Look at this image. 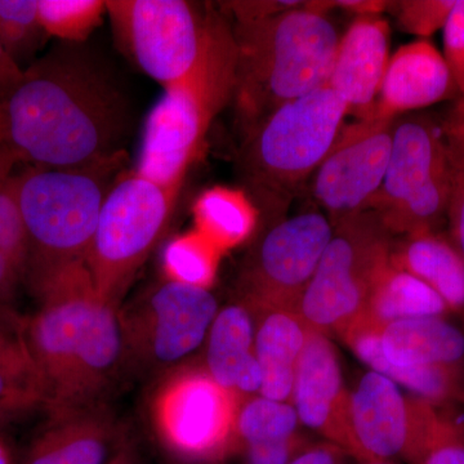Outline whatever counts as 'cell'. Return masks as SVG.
Here are the masks:
<instances>
[{"mask_svg": "<svg viewBox=\"0 0 464 464\" xmlns=\"http://www.w3.org/2000/svg\"><path fill=\"white\" fill-rule=\"evenodd\" d=\"M108 464H148L140 445L130 432Z\"/></svg>", "mask_w": 464, "mask_h": 464, "instance_id": "cell-42", "label": "cell"}, {"mask_svg": "<svg viewBox=\"0 0 464 464\" xmlns=\"http://www.w3.org/2000/svg\"><path fill=\"white\" fill-rule=\"evenodd\" d=\"M390 262L438 293L450 313H464V258L450 237L438 231L405 235L392 241Z\"/></svg>", "mask_w": 464, "mask_h": 464, "instance_id": "cell-24", "label": "cell"}, {"mask_svg": "<svg viewBox=\"0 0 464 464\" xmlns=\"http://www.w3.org/2000/svg\"><path fill=\"white\" fill-rule=\"evenodd\" d=\"M2 102L7 141L20 163L78 168L124 154L130 97L85 43L61 42L33 61Z\"/></svg>", "mask_w": 464, "mask_h": 464, "instance_id": "cell-1", "label": "cell"}, {"mask_svg": "<svg viewBox=\"0 0 464 464\" xmlns=\"http://www.w3.org/2000/svg\"><path fill=\"white\" fill-rule=\"evenodd\" d=\"M395 121L373 116L344 127L317 168L314 195L332 225L373 207L389 167Z\"/></svg>", "mask_w": 464, "mask_h": 464, "instance_id": "cell-14", "label": "cell"}, {"mask_svg": "<svg viewBox=\"0 0 464 464\" xmlns=\"http://www.w3.org/2000/svg\"><path fill=\"white\" fill-rule=\"evenodd\" d=\"M391 2H381V0H338V2H317V5L324 12L328 9L338 7L355 12L357 16L362 14H382L384 9L390 7Z\"/></svg>", "mask_w": 464, "mask_h": 464, "instance_id": "cell-41", "label": "cell"}, {"mask_svg": "<svg viewBox=\"0 0 464 464\" xmlns=\"http://www.w3.org/2000/svg\"><path fill=\"white\" fill-rule=\"evenodd\" d=\"M458 0H402L391 2L400 29L411 35L429 38L447 25Z\"/></svg>", "mask_w": 464, "mask_h": 464, "instance_id": "cell-35", "label": "cell"}, {"mask_svg": "<svg viewBox=\"0 0 464 464\" xmlns=\"http://www.w3.org/2000/svg\"><path fill=\"white\" fill-rule=\"evenodd\" d=\"M23 76L24 69H21L0 45V102L14 92Z\"/></svg>", "mask_w": 464, "mask_h": 464, "instance_id": "cell-40", "label": "cell"}, {"mask_svg": "<svg viewBox=\"0 0 464 464\" xmlns=\"http://www.w3.org/2000/svg\"><path fill=\"white\" fill-rule=\"evenodd\" d=\"M249 308L255 317V350L261 373L259 396L290 402L295 369L310 328L293 310Z\"/></svg>", "mask_w": 464, "mask_h": 464, "instance_id": "cell-21", "label": "cell"}, {"mask_svg": "<svg viewBox=\"0 0 464 464\" xmlns=\"http://www.w3.org/2000/svg\"><path fill=\"white\" fill-rule=\"evenodd\" d=\"M450 314L438 293L390 262L374 284L364 310L353 324L381 331L387 324L400 320L448 317Z\"/></svg>", "mask_w": 464, "mask_h": 464, "instance_id": "cell-25", "label": "cell"}, {"mask_svg": "<svg viewBox=\"0 0 464 464\" xmlns=\"http://www.w3.org/2000/svg\"><path fill=\"white\" fill-rule=\"evenodd\" d=\"M444 56L456 84L458 100L464 102V0H458L444 26Z\"/></svg>", "mask_w": 464, "mask_h": 464, "instance_id": "cell-37", "label": "cell"}, {"mask_svg": "<svg viewBox=\"0 0 464 464\" xmlns=\"http://www.w3.org/2000/svg\"><path fill=\"white\" fill-rule=\"evenodd\" d=\"M457 96L444 56L432 43L417 41L401 45L390 57L375 103V118L396 121L413 110L429 108Z\"/></svg>", "mask_w": 464, "mask_h": 464, "instance_id": "cell-19", "label": "cell"}, {"mask_svg": "<svg viewBox=\"0 0 464 464\" xmlns=\"http://www.w3.org/2000/svg\"><path fill=\"white\" fill-rule=\"evenodd\" d=\"M344 343L372 372L384 375L409 395L435 406H448L464 400V365L399 368L382 355L380 331L353 324L340 335Z\"/></svg>", "mask_w": 464, "mask_h": 464, "instance_id": "cell-22", "label": "cell"}, {"mask_svg": "<svg viewBox=\"0 0 464 464\" xmlns=\"http://www.w3.org/2000/svg\"><path fill=\"white\" fill-rule=\"evenodd\" d=\"M38 401H44L41 381L23 341L9 340L0 333V404L23 406Z\"/></svg>", "mask_w": 464, "mask_h": 464, "instance_id": "cell-31", "label": "cell"}, {"mask_svg": "<svg viewBox=\"0 0 464 464\" xmlns=\"http://www.w3.org/2000/svg\"><path fill=\"white\" fill-rule=\"evenodd\" d=\"M18 163L20 160L11 145L8 142L0 143V185L14 173V168Z\"/></svg>", "mask_w": 464, "mask_h": 464, "instance_id": "cell-43", "label": "cell"}, {"mask_svg": "<svg viewBox=\"0 0 464 464\" xmlns=\"http://www.w3.org/2000/svg\"><path fill=\"white\" fill-rule=\"evenodd\" d=\"M7 141V133H5V111H3V102H0V143Z\"/></svg>", "mask_w": 464, "mask_h": 464, "instance_id": "cell-44", "label": "cell"}, {"mask_svg": "<svg viewBox=\"0 0 464 464\" xmlns=\"http://www.w3.org/2000/svg\"><path fill=\"white\" fill-rule=\"evenodd\" d=\"M181 188L136 172L119 176L101 208L85 268L97 293L121 308V299L163 237Z\"/></svg>", "mask_w": 464, "mask_h": 464, "instance_id": "cell-7", "label": "cell"}, {"mask_svg": "<svg viewBox=\"0 0 464 464\" xmlns=\"http://www.w3.org/2000/svg\"><path fill=\"white\" fill-rule=\"evenodd\" d=\"M409 464H464V422L440 411Z\"/></svg>", "mask_w": 464, "mask_h": 464, "instance_id": "cell-34", "label": "cell"}, {"mask_svg": "<svg viewBox=\"0 0 464 464\" xmlns=\"http://www.w3.org/2000/svg\"><path fill=\"white\" fill-rule=\"evenodd\" d=\"M438 406L406 395L384 375L368 372L350 393L351 427L371 460L409 463L435 418Z\"/></svg>", "mask_w": 464, "mask_h": 464, "instance_id": "cell-15", "label": "cell"}, {"mask_svg": "<svg viewBox=\"0 0 464 464\" xmlns=\"http://www.w3.org/2000/svg\"><path fill=\"white\" fill-rule=\"evenodd\" d=\"M235 67L234 30L222 18L197 69L166 88L152 109L136 172L161 185L182 188L213 119L232 99Z\"/></svg>", "mask_w": 464, "mask_h": 464, "instance_id": "cell-5", "label": "cell"}, {"mask_svg": "<svg viewBox=\"0 0 464 464\" xmlns=\"http://www.w3.org/2000/svg\"><path fill=\"white\" fill-rule=\"evenodd\" d=\"M382 355L399 368L464 365V333L447 317L390 323L380 331Z\"/></svg>", "mask_w": 464, "mask_h": 464, "instance_id": "cell-23", "label": "cell"}, {"mask_svg": "<svg viewBox=\"0 0 464 464\" xmlns=\"http://www.w3.org/2000/svg\"><path fill=\"white\" fill-rule=\"evenodd\" d=\"M204 369L239 401L259 395L261 373L255 350V317L248 304L221 308L206 340Z\"/></svg>", "mask_w": 464, "mask_h": 464, "instance_id": "cell-20", "label": "cell"}, {"mask_svg": "<svg viewBox=\"0 0 464 464\" xmlns=\"http://www.w3.org/2000/svg\"><path fill=\"white\" fill-rule=\"evenodd\" d=\"M314 442L301 431L280 441L248 445L237 451L241 464H290Z\"/></svg>", "mask_w": 464, "mask_h": 464, "instance_id": "cell-36", "label": "cell"}, {"mask_svg": "<svg viewBox=\"0 0 464 464\" xmlns=\"http://www.w3.org/2000/svg\"><path fill=\"white\" fill-rule=\"evenodd\" d=\"M20 338L51 413L103 402L127 364L121 308L101 297L85 266L39 290Z\"/></svg>", "mask_w": 464, "mask_h": 464, "instance_id": "cell-2", "label": "cell"}, {"mask_svg": "<svg viewBox=\"0 0 464 464\" xmlns=\"http://www.w3.org/2000/svg\"><path fill=\"white\" fill-rule=\"evenodd\" d=\"M29 246L17 201V174L0 185V306L26 276Z\"/></svg>", "mask_w": 464, "mask_h": 464, "instance_id": "cell-27", "label": "cell"}, {"mask_svg": "<svg viewBox=\"0 0 464 464\" xmlns=\"http://www.w3.org/2000/svg\"><path fill=\"white\" fill-rule=\"evenodd\" d=\"M355 464H396L390 460H371V462H355Z\"/></svg>", "mask_w": 464, "mask_h": 464, "instance_id": "cell-46", "label": "cell"}, {"mask_svg": "<svg viewBox=\"0 0 464 464\" xmlns=\"http://www.w3.org/2000/svg\"><path fill=\"white\" fill-rule=\"evenodd\" d=\"M390 57V25L382 14L357 16L341 36L326 84L357 121L373 118Z\"/></svg>", "mask_w": 464, "mask_h": 464, "instance_id": "cell-17", "label": "cell"}, {"mask_svg": "<svg viewBox=\"0 0 464 464\" xmlns=\"http://www.w3.org/2000/svg\"><path fill=\"white\" fill-rule=\"evenodd\" d=\"M116 39L164 90L197 69L222 17L186 0H106Z\"/></svg>", "mask_w": 464, "mask_h": 464, "instance_id": "cell-11", "label": "cell"}, {"mask_svg": "<svg viewBox=\"0 0 464 464\" xmlns=\"http://www.w3.org/2000/svg\"><path fill=\"white\" fill-rule=\"evenodd\" d=\"M350 393L334 343L325 333L310 329L295 369L290 404L301 426L319 433L356 462H369L351 427Z\"/></svg>", "mask_w": 464, "mask_h": 464, "instance_id": "cell-16", "label": "cell"}, {"mask_svg": "<svg viewBox=\"0 0 464 464\" xmlns=\"http://www.w3.org/2000/svg\"><path fill=\"white\" fill-rule=\"evenodd\" d=\"M334 226L319 212L275 225L250 253L241 274L244 304L252 308L295 310L316 273Z\"/></svg>", "mask_w": 464, "mask_h": 464, "instance_id": "cell-13", "label": "cell"}, {"mask_svg": "<svg viewBox=\"0 0 464 464\" xmlns=\"http://www.w3.org/2000/svg\"><path fill=\"white\" fill-rule=\"evenodd\" d=\"M333 226L332 239L295 311L308 328L341 335L362 313L389 266L392 235L373 209Z\"/></svg>", "mask_w": 464, "mask_h": 464, "instance_id": "cell-8", "label": "cell"}, {"mask_svg": "<svg viewBox=\"0 0 464 464\" xmlns=\"http://www.w3.org/2000/svg\"><path fill=\"white\" fill-rule=\"evenodd\" d=\"M450 168L441 125L429 116L395 121L389 167L372 209L391 235L436 231L448 221Z\"/></svg>", "mask_w": 464, "mask_h": 464, "instance_id": "cell-9", "label": "cell"}, {"mask_svg": "<svg viewBox=\"0 0 464 464\" xmlns=\"http://www.w3.org/2000/svg\"><path fill=\"white\" fill-rule=\"evenodd\" d=\"M127 433L105 402L56 411L23 464H108Z\"/></svg>", "mask_w": 464, "mask_h": 464, "instance_id": "cell-18", "label": "cell"}, {"mask_svg": "<svg viewBox=\"0 0 464 464\" xmlns=\"http://www.w3.org/2000/svg\"><path fill=\"white\" fill-rule=\"evenodd\" d=\"M218 311L208 288L173 279L152 286L121 310L127 362L151 373L173 371L206 343Z\"/></svg>", "mask_w": 464, "mask_h": 464, "instance_id": "cell-12", "label": "cell"}, {"mask_svg": "<svg viewBox=\"0 0 464 464\" xmlns=\"http://www.w3.org/2000/svg\"><path fill=\"white\" fill-rule=\"evenodd\" d=\"M38 0H0V45L23 69L47 41Z\"/></svg>", "mask_w": 464, "mask_h": 464, "instance_id": "cell-30", "label": "cell"}, {"mask_svg": "<svg viewBox=\"0 0 464 464\" xmlns=\"http://www.w3.org/2000/svg\"><path fill=\"white\" fill-rule=\"evenodd\" d=\"M298 415L289 401L256 395L244 400L235 422V454L248 445L280 441L301 431Z\"/></svg>", "mask_w": 464, "mask_h": 464, "instance_id": "cell-28", "label": "cell"}, {"mask_svg": "<svg viewBox=\"0 0 464 464\" xmlns=\"http://www.w3.org/2000/svg\"><path fill=\"white\" fill-rule=\"evenodd\" d=\"M240 401L222 389L204 366L168 372L150 401L152 431L179 464H219L235 454Z\"/></svg>", "mask_w": 464, "mask_h": 464, "instance_id": "cell-10", "label": "cell"}, {"mask_svg": "<svg viewBox=\"0 0 464 464\" xmlns=\"http://www.w3.org/2000/svg\"><path fill=\"white\" fill-rule=\"evenodd\" d=\"M39 18L48 36L83 44L108 14L106 0H38Z\"/></svg>", "mask_w": 464, "mask_h": 464, "instance_id": "cell-29", "label": "cell"}, {"mask_svg": "<svg viewBox=\"0 0 464 464\" xmlns=\"http://www.w3.org/2000/svg\"><path fill=\"white\" fill-rule=\"evenodd\" d=\"M195 217L199 234L224 250L248 239L257 225L258 213L244 192L216 188L201 195Z\"/></svg>", "mask_w": 464, "mask_h": 464, "instance_id": "cell-26", "label": "cell"}, {"mask_svg": "<svg viewBox=\"0 0 464 464\" xmlns=\"http://www.w3.org/2000/svg\"><path fill=\"white\" fill-rule=\"evenodd\" d=\"M232 30L237 44L232 100L246 136L284 103L326 84L341 39L314 2L237 24Z\"/></svg>", "mask_w": 464, "mask_h": 464, "instance_id": "cell-3", "label": "cell"}, {"mask_svg": "<svg viewBox=\"0 0 464 464\" xmlns=\"http://www.w3.org/2000/svg\"><path fill=\"white\" fill-rule=\"evenodd\" d=\"M346 451L329 442H314L290 464H355Z\"/></svg>", "mask_w": 464, "mask_h": 464, "instance_id": "cell-39", "label": "cell"}, {"mask_svg": "<svg viewBox=\"0 0 464 464\" xmlns=\"http://www.w3.org/2000/svg\"><path fill=\"white\" fill-rule=\"evenodd\" d=\"M450 168L448 222L450 239L464 258V102L457 100L441 124Z\"/></svg>", "mask_w": 464, "mask_h": 464, "instance_id": "cell-32", "label": "cell"}, {"mask_svg": "<svg viewBox=\"0 0 464 464\" xmlns=\"http://www.w3.org/2000/svg\"><path fill=\"white\" fill-rule=\"evenodd\" d=\"M304 2L297 0H253V2H227L224 7L234 14L237 24L256 23L301 7Z\"/></svg>", "mask_w": 464, "mask_h": 464, "instance_id": "cell-38", "label": "cell"}, {"mask_svg": "<svg viewBox=\"0 0 464 464\" xmlns=\"http://www.w3.org/2000/svg\"><path fill=\"white\" fill-rule=\"evenodd\" d=\"M121 157L78 168L29 166L17 173V201L25 226L33 288L85 266L101 208L121 174Z\"/></svg>", "mask_w": 464, "mask_h": 464, "instance_id": "cell-4", "label": "cell"}, {"mask_svg": "<svg viewBox=\"0 0 464 464\" xmlns=\"http://www.w3.org/2000/svg\"><path fill=\"white\" fill-rule=\"evenodd\" d=\"M0 464H11L9 463V457L5 448L0 444Z\"/></svg>", "mask_w": 464, "mask_h": 464, "instance_id": "cell-45", "label": "cell"}, {"mask_svg": "<svg viewBox=\"0 0 464 464\" xmlns=\"http://www.w3.org/2000/svg\"><path fill=\"white\" fill-rule=\"evenodd\" d=\"M346 105L328 84L284 103L246 134L244 179L262 203L288 197L315 173L344 128Z\"/></svg>", "mask_w": 464, "mask_h": 464, "instance_id": "cell-6", "label": "cell"}, {"mask_svg": "<svg viewBox=\"0 0 464 464\" xmlns=\"http://www.w3.org/2000/svg\"><path fill=\"white\" fill-rule=\"evenodd\" d=\"M218 253L199 232L172 241L164 258L169 279L209 289L216 277Z\"/></svg>", "mask_w": 464, "mask_h": 464, "instance_id": "cell-33", "label": "cell"}]
</instances>
